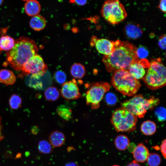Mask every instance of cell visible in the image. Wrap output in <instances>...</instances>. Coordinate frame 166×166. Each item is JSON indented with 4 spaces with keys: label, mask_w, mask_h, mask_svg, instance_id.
Listing matches in <instances>:
<instances>
[{
    "label": "cell",
    "mask_w": 166,
    "mask_h": 166,
    "mask_svg": "<svg viewBox=\"0 0 166 166\" xmlns=\"http://www.w3.org/2000/svg\"><path fill=\"white\" fill-rule=\"evenodd\" d=\"M136 48L128 41H115L114 49L108 55H104L102 61L107 71L113 73L120 69L128 70L130 65L138 59Z\"/></svg>",
    "instance_id": "1"
},
{
    "label": "cell",
    "mask_w": 166,
    "mask_h": 166,
    "mask_svg": "<svg viewBox=\"0 0 166 166\" xmlns=\"http://www.w3.org/2000/svg\"><path fill=\"white\" fill-rule=\"evenodd\" d=\"M38 48L33 40L21 37L15 41L13 48L6 53V60L14 70L21 71L24 64L31 57L37 54Z\"/></svg>",
    "instance_id": "2"
},
{
    "label": "cell",
    "mask_w": 166,
    "mask_h": 166,
    "mask_svg": "<svg viewBox=\"0 0 166 166\" xmlns=\"http://www.w3.org/2000/svg\"><path fill=\"white\" fill-rule=\"evenodd\" d=\"M111 83L117 90L128 96L135 95L141 86L140 81L125 69L118 70L113 72Z\"/></svg>",
    "instance_id": "3"
},
{
    "label": "cell",
    "mask_w": 166,
    "mask_h": 166,
    "mask_svg": "<svg viewBox=\"0 0 166 166\" xmlns=\"http://www.w3.org/2000/svg\"><path fill=\"white\" fill-rule=\"evenodd\" d=\"M143 80L147 87L152 90H157L165 85L166 69L160 58L153 60L149 63Z\"/></svg>",
    "instance_id": "4"
},
{
    "label": "cell",
    "mask_w": 166,
    "mask_h": 166,
    "mask_svg": "<svg viewBox=\"0 0 166 166\" xmlns=\"http://www.w3.org/2000/svg\"><path fill=\"white\" fill-rule=\"evenodd\" d=\"M159 102V100L157 98L153 97L146 99L142 95L138 94L122 103L121 105L122 107L141 118L144 117L148 110L152 109Z\"/></svg>",
    "instance_id": "5"
},
{
    "label": "cell",
    "mask_w": 166,
    "mask_h": 166,
    "mask_svg": "<svg viewBox=\"0 0 166 166\" xmlns=\"http://www.w3.org/2000/svg\"><path fill=\"white\" fill-rule=\"evenodd\" d=\"M101 14L109 24H118L124 21L127 14L124 7L119 0H106L103 4Z\"/></svg>",
    "instance_id": "6"
},
{
    "label": "cell",
    "mask_w": 166,
    "mask_h": 166,
    "mask_svg": "<svg viewBox=\"0 0 166 166\" xmlns=\"http://www.w3.org/2000/svg\"><path fill=\"white\" fill-rule=\"evenodd\" d=\"M137 120L136 116L121 107L113 112L111 121L117 131L130 132L136 130Z\"/></svg>",
    "instance_id": "7"
},
{
    "label": "cell",
    "mask_w": 166,
    "mask_h": 166,
    "mask_svg": "<svg viewBox=\"0 0 166 166\" xmlns=\"http://www.w3.org/2000/svg\"><path fill=\"white\" fill-rule=\"evenodd\" d=\"M85 86L87 89L86 92V105H90L92 109H96L100 107L101 101L109 90L111 85L108 82L101 81L86 83Z\"/></svg>",
    "instance_id": "8"
},
{
    "label": "cell",
    "mask_w": 166,
    "mask_h": 166,
    "mask_svg": "<svg viewBox=\"0 0 166 166\" xmlns=\"http://www.w3.org/2000/svg\"><path fill=\"white\" fill-rule=\"evenodd\" d=\"M48 68L42 57L37 54L24 64L21 71L24 75L30 74L33 78L39 79L46 72Z\"/></svg>",
    "instance_id": "9"
},
{
    "label": "cell",
    "mask_w": 166,
    "mask_h": 166,
    "mask_svg": "<svg viewBox=\"0 0 166 166\" xmlns=\"http://www.w3.org/2000/svg\"><path fill=\"white\" fill-rule=\"evenodd\" d=\"M60 92L62 97L67 101L77 100L81 96L75 79L65 82L62 84Z\"/></svg>",
    "instance_id": "10"
},
{
    "label": "cell",
    "mask_w": 166,
    "mask_h": 166,
    "mask_svg": "<svg viewBox=\"0 0 166 166\" xmlns=\"http://www.w3.org/2000/svg\"><path fill=\"white\" fill-rule=\"evenodd\" d=\"M92 46H95L97 51L104 55L111 54L114 49L115 42L105 38H98L93 36L90 42Z\"/></svg>",
    "instance_id": "11"
},
{
    "label": "cell",
    "mask_w": 166,
    "mask_h": 166,
    "mask_svg": "<svg viewBox=\"0 0 166 166\" xmlns=\"http://www.w3.org/2000/svg\"><path fill=\"white\" fill-rule=\"evenodd\" d=\"M149 65L146 59H138L130 65L128 70L133 77L138 80L143 78L146 72L145 66H149Z\"/></svg>",
    "instance_id": "12"
},
{
    "label": "cell",
    "mask_w": 166,
    "mask_h": 166,
    "mask_svg": "<svg viewBox=\"0 0 166 166\" xmlns=\"http://www.w3.org/2000/svg\"><path fill=\"white\" fill-rule=\"evenodd\" d=\"M132 153L135 160L138 162L144 163L146 161L150 153L148 148L140 143L134 148Z\"/></svg>",
    "instance_id": "13"
},
{
    "label": "cell",
    "mask_w": 166,
    "mask_h": 166,
    "mask_svg": "<svg viewBox=\"0 0 166 166\" xmlns=\"http://www.w3.org/2000/svg\"><path fill=\"white\" fill-rule=\"evenodd\" d=\"M124 32L128 38L133 39L139 38L143 34L139 25L132 22L127 23L124 28Z\"/></svg>",
    "instance_id": "14"
},
{
    "label": "cell",
    "mask_w": 166,
    "mask_h": 166,
    "mask_svg": "<svg viewBox=\"0 0 166 166\" xmlns=\"http://www.w3.org/2000/svg\"><path fill=\"white\" fill-rule=\"evenodd\" d=\"M26 13L30 16H34L38 15L41 7L39 2L36 0H28L24 5Z\"/></svg>",
    "instance_id": "15"
},
{
    "label": "cell",
    "mask_w": 166,
    "mask_h": 166,
    "mask_svg": "<svg viewBox=\"0 0 166 166\" xmlns=\"http://www.w3.org/2000/svg\"><path fill=\"white\" fill-rule=\"evenodd\" d=\"M49 143L53 147H59L65 143V137L64 134L58 131L52 132L49 136Z\"/></svg>",
    "instance_id": "16"
},
{
    "label": "cell",
    "mask_w": 166,
    "mask_h": 166,
    "mask_svg": "<svg viewBox=\"0 0 166 166\" xmlns=\"http://www.w3.org/2000/svg\"><path fill=\"white\" fill-rule=\"evenodd\" d=\"M16 81L13 72L10 70L3 69L0 70V82L6 85H13Z\"/></svg>",
    "instance_id": "17"
},
{
    "label": "cell",
    "mask_w": 166,
    "mask_h": 166,
    "mask_svg": "<svg viewBox=\"0 0 166 166\" xmlns=\"http://www.w3.org/2000/svg\"><path fill=\"white\" fill-rule=\"evenodd\" d=\"M46 21L42 16L38 15L34 16L30 19V26L35 31H39L44 29L46 26Z\"/></svg>",
    "instance_id": "18"
},
{
    "label": "cell",
    "mask_w": 166,
    "mask_h": 166,
    "mask_svg": "<svg viewBox=\"0 0 166 166\" xmlns=\"http://www.w3.org/2000/svg\"><path fill=\"white\" fill-rule=\"evenodd\" d=\"M129 144L128 138L126 135L123 134L117 136L114 140L115 147L121 151L125 150L128 148Z\"/></svg>",
    "instance_id": "19"
},
{
    "label": "cell",
    "mask_w": 166,
    "mask_h": 166,
    "mask_svg": "<svg viewBox=\"0 0 166 166\" xmlns=\"http://www.w3.org/2000/svg\"><path fill=\"white\" fill-rule=\"evenodd\" d=\"M70 73L73 77L76 79H81L84 76L85 69L84 66L79 63H75L71 66Z\"/></svg>",
    "instance_id": "20"
},
{
    "label": "cell",
    "mask_w": 166,
    "mask_h": 166,
    "mask_svg": "<svg viewBox=\"0 0 166 166\" xmlns=\"http://www.w3.org/2000/svg\"><path fill=\"white\" fill-rule=\"evenodd\" d=\"M140 129L144 134L150 136L155 133L156 131V126L154 122L148 120L144 121L141 124Z\"/></svg>",
    "instance_id": "21"
},
{
    "label": "cell",
    "mask_w": 166,
    "mask_h": 166,
    "mask_svg": "<svg viewBox=\"0 0 166 166\" xmlns=\"http://www.w3.org/2000/svg\"><path fill=\"white\" fill-rule=\"evenodd\" d=\"M15 41L11 37L3 36L0 38V50L9 51L14 47Z\"/></svg>",
    "instance_id": "22"
},
{
    "label": "cell",
    "mask_w": 166,
    "mask_h": 166,
    "mask_svg": "<svg viewBox=\"0 0 166 166\" xmlns=\"http://www.w3.org/2000/svg\"><path fill=\"white\" fill-rule=\"evenodd\" d=\"M56 111L58 115L65 121H69L72 117V110L65 105H62L58 106Z\"/></svg>",
    "instance_id": "23"
},
{
    "label": "cell",
    "mask_w": 166,
    "mask_h": 166,
    "mask_svg": "<svg viewBox=\"0 0 166 166\" xmlns=\"http://www.w3.org/2000/svg\"><path fill=\"white\" fill-rule=\"evenodd\" d=\"M45 97L46 100L50 101H54L59 98L60 93L56 87L50 86L45 90L44 93Z\"/></svg>",
    "instance_id": "24"
},
{
    "label": "cell",
    "mask_w": 166,
    "mask_h": 166,
    "mask_svg": "<svg viewBox=\"0 0 166 166\" xmlns=\"http://www.w3.org/2000/svg\"><path fill=\"white\" fill-rule=\"evenodd\" d=\"M38 148L40 152L45 154L50 153L53 151L52 146L49 142L45 140L39 142Z\"/></svg>",
    "instance_id": "25"
},
{
    "label": "cell",
    "mask_w": 166,
    "mask_h": 166,
    "mask_svg": "<svg viewBox=\"0 0 166 166\" xmlns=\"http://www.w3.org/2000/svg\"><path fill=\"white\" fill-rule=\"evenodd\" d=\"M146 161L149 166H159L161 162V157L156 153H150Z\"/></svg>",
    "instance_id": "26"
},
{
    "label": "cell",
    "mask_w": 166,
    "mask_h": 166,
    "mask_svg": "<svg viewBox=\"0 0 166 166\" xmlns=\"http://www.w3.org/2000/svg\"><path fill=\"white\" fill-rule=\"evenodd\" d=\"M22 99L21 97L16 94H13L10 98L9 104L10 107L14 109L19 108L22 104Z\"/></svg>",
    "instance_id": "27"
},
{
    "label": "cell",
    "mask_w": 166,
    "mask_h": 166,
    "mask_svg": "<svg viewBox=\"0 0 166 166\" xmlns=\"http://www.w3.org/2000/svg\"><path fill=\"white\" fill-rule=\"evenodd\" d=\"M166 109L163 107H157L155 111V114L157 119L159 122H163L166 120Z\"/></svg>",
    "instance_id": "28"
},
{
    "label": "cell",
    "mask_w": 166,
    "mask_h": 166,
    "mask_svg": "<svg viewBox=\"0 0 166 166\" xmlns=\"http://www.w3.org/2000/svg\"><path fill=\"white\" fill-rule=\"evenodd\" d=\"M54 79L57 82L62 84L66 79V75L65 73L61 70L56 72L54 75Z\"/></svg>",
    "instance_id": "29"
},
{
    "label": "cell",
    "mask_w": 166,
    "mask_h": 166,
    "mask_svg": "<svg viewBox=\"0 0 166 166\" xmlns=\"http://www.w3.org/2000/svg\"><path fill=\"white\" fill-rule=\"evenodd\" d=\"M138 58L144 59L147 57L148 55L149 52L147 49L144 46L140 45L136 48V50Z\"/></svg>",
    "instance_id": "30"
},
{
    "label": "cell",
    "mask_w": 166,
    "mask_h": 166,
    "mask_svg": "<svg viewBox=\"0 0 166 166\" xmlns=\"http://www.w3.org/2000/svg\"><path fill=\"white\" fill-rule=\"evenodd\" d=\"M105 100L107 104L109 105H115L117 102L116 96L112 93H108L105 95Z\"/></svg>",
    "instance_id": "31"
},
{
    "label": "cell",
    "mask_w": 166,
    "mask_h": 166,
    "mask_svg": "<svg viewBox=\"0 0 166 166\" xmlns=\"http://www.w3.org/2000/svg\"><path fill=\"white\" fill-rule=\"evenodd\" d=\"M166 38L165 34L162 35L159 38L158 41V45L159 47L162 49H166Z\"/></svg>",
    "instance_id": "32"
},
{
    "label": "cell",
    "mask_w": 166,
    "mask_h": 166,
    "mask_svg": "<svg viewBox=\"0 0 166 166\" xmlns=\"http://www.w3.org/2000/svg\"><path fill=\"white\" fill-rule=\"evenodd\" d=\"M166 139H164L162 141L160 148L162 154L165 159L166 157Z\"/></svg>",
    "instance_id": "33"
},
{
    "label": "cell",
    "mask_w": 166,
    "mask_h": 166,
    "mask_svg": "<svg viewBox=\"0 0 166 166\" xmlns=\"http://www.w3.org/2000/svg\"><path fill=\"white\" fill-rule=\"evenodd\" d=\"M166 0H160L158 8L163 13H165L166 9Z\"/></svg>",
    "instance_id": "34"
},
{
    "label": "cell",
    "mask_w": 166,
    "mask_h": 166,
    "mask_svg": "<svg viewBox=\"0 0 166 166\" xmlns=\"http://www.w3.org/2000/svg\"><path fill=\"white\" fill-rule=\"evenodd\" d=\"M73 3L79 6H82L85 4L87 2V0H73Z\"/></svg>",
    "instance_id": "35"
},
{
    "label": "cell",
    "mask_w": 166,
    "mask_h": 166,
    "mask_svg": "<svg viewBox=\"0 0 166 166\" xmlns=\"http://www.w3.org/2000/svg\"><path fill=\"white\" fill-rule=\"evenodd\" d=\"M127 166H140L138 162L134 160L127 164Z\"/></svg>",
    "instance_id": "36"
},
{
    "label": "cell",
    "mask_w": 166,
    "mask_h": 166,
    "mask_svg": "<svg viewBox=\"0 0 166 166\" xmlns=\"http://www.w3.org/2000/svg\"><path fill=\"white\" fill-rule=\"evenodd\" d=\"M64 166H80L76 162L72 161L66 163Z\"/></svg>",
    "instance_id": "37"
},
{
    "label": "cell",
    "mask_w": 166,
    "mask_h": 166,
    "mask_svg": "<svg viewBox=\"0 0 166 166\" xmlns=\"http://www.w3.org/2000/svg\"><path fill=\"white\" fill-rule=\"evenodd\" d=\"M2 127L1 124V118L0 117V141L4 138V136L2 133Z\"/></svg>",
    "instance_id": "38"
},
{
    "label": "cell",
    "mask_w": 166,
    "mask_h": 166,
    "mask_svg": "<svg viewBox=\"0 0 166 166\" xmlns=\"http://www.w3.org/2000/svg\"><path fill=\"white\" fill-rule=\"evenodd\" d=\"M22 154L21 153H18L15 157L16 159H19L21 157Z\"/></svg>",
    "instance_id": "39"
},
{
    "label": "cell",
    "mask_w": 166,
    "mask_h": 166,
    "mask_svg": "<svg viewBox=\"0 0 166 166\" xmlns=\"http://www.w3.org/2000/svg\"><path fill=\"white\" fill-rule=\"evenodd\" d=\"M4 0H0V6L2 4Z\"/></svg>",
    "instance_id": "40"
},
{
    "label": "cell",
    "mask_w": 166,
    "mask_h": 166,
    "mask_svg": "<svg viewBox=\"0 0 166 166\" xmlns=\"http://www.w3.org/2000/svg\"><path fill=\"white\" fill-rule=\"evenodd\" d=\"M112 166H119L117 165H113Z\"/></svg>",
    "instance_id": "41"
},
{
    "label": "cell",
    "mask_w": 166,
    "mask_h": 166,
    "mask_svg": "<svg viewBox=\"0 0 166 166\" xmlns=\"http://www.w3.org/2000/svg\"><path fill=\"white\" fill-rule=\"evenodd\" d=\"M26 0V1H27V0Z\"/></svg>",
    "instance_id": "42"
}]
</instances>
